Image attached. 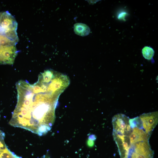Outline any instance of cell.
I'll list each match as a JSON object with an SVG mask.
<instances>
[{"mask_svg": "<svg viewBox=\"0 0 158 158\" xmlns=\"http://www.w3.org/2000/svg\"><path fill=\"white\" fill-rule=\"evenodd\" d=\"M0 158H21L11 152L6 147L0 148Z\"/></svg>", "mask_w": 158, "mask_h": 158, "instance_id": "52a82bcc", "label": "cell"}, {"mask_svg": "<svg viewBox=\"0 0 158 158\" xmlns=\"http://www.w3.org/2000/svg\"><path fill=\"white\" fill-rule=\"evenodd\" d=\"M74 30L77 35L85 36L88 35L90 32L89 27L86 25L81 23H77L74 25Z\"/></svg>", "mask_w": 158, "mask_h": 158, "instance_id": "8992f818", "label": "cell"}, {"mask_svg": "<svg viewBox=\"0 0 158 158\" xmlns=\"http://www.w3.org/2000/svg\"><path fill=\"white\" fill-rule=\"evenodd\" d=\"M17 53L15 46H0V65L13 64Z\"/></svg>", "mask_w": 158, "mask_h": 158, "instance_id": "5b68a950", "label": "cell"}, {"mask_svg": "<svg viewBox=\"0 0 158 158\" xmlns=\"http://www.w3.org/2000/svg\"><path fill=\"white\" fill-rule=\"evenodd\" d=\"M142 52L143 57L148 60L152 59L154 54V49L148 46H145L143 48Z\"/></svg>", "mask_w": 158, "mask_h": 158, "instance_id": "ba28073f", "label": "cell"}, {"mask_svg": "<svg viewBox=\"0 0 158 158\" xmlns=\"http://www.w3.org/2000/svg\"><path fill=\"white\" fill-rule=\"evenodd\" d=\"M17 27L15 18L8 11L0 13V36L6 37L17 43Z\"/></svg>", "mask_w": 158, "mask_h": 158, "instance_id": "7a4b0ae2", "label": "cell"}, {"mask_svg": "<svg viewBox=\"0 0 158 158\" xmlns=\"http://www.w3.org/2000/svg\"><path fill=\"white\" fill-rule=\"evenodd\" d=\"M41 158H50V157L48 154H46V155H44L43 157H41Z\"/></svg>", "mask_w": 158, "mask_h": 158, "instance_id": "8fae6325", "label": "cell"}, {"mask_svg": "<svg viewBox=\"0 0 158 158\" xmlns=\"http://www.w3.org/2000/svg\"><path fill=\"white\" fill-rule=\"evenodd\" d=\"M139 117L143 129L147 134L151 135L152 131L158 123V112L144 113Z\"/></svg>", "mask_w": 158, "mask_h": 158, "instance_id": "277c9868", "label": "cell"}, {"mask_svg": "<svg viewBox=\"0 0 158 158\" xmlns=\"http://www.w3.org/2000/svg\"><path fill=\"white\" fill-rule=\"evenodd\" d=\"M127 15V13H122L119 14L118 18L119 19H123L125 16Z\"/></svg>", "mask_w": 158, "mask_h": 158, "instance_id": "30bf717a", "label": "cell"}, {"mask_svg": "<svg viewBox=\"0 0 158 158\" xmlns=\"http://www.w3.org/2000/svg\"><path fill=\"white\" fill-rule=\"evenodd\" d=\"M154 154L149 141H140L131 144L121 158H153Z\"/></svg>", "mask_w": 158, "mask_h": 158, "instance_id": "3957f363", "label": "cell"}, {"mask_svg": "<svg viewBox=\"0 0 158 158\" xmlns=\"http://www.w3.org/2000/svg\"><path fill=\"white\" fill-rule=\"evenodd\" d=\"M96 139V136L95 135H92L89 136L87 141V145L89 147H91L94 145V141Z\"/></svg>", "mask_w": 158, "mask_h": 158, "instance_id": "9c48e42d", "label": "cell"}, {"mask_svg": "<svg viewBox=\"0 0 158 158\" xmlns=\"http://www.w3.org/2000/svg\"><path fill=\"white\" fill-rule=\"evenodd\" d=\"M17 102L9 123L42 136L51 129L60 95L67 87L57 72L48 70L31 84L20 80L16 84Z\"/></svg>", "mask_w": 158, "mask_h": 158, "instance_id": "6da1fadb", "label": "cell"}]
</instances>
